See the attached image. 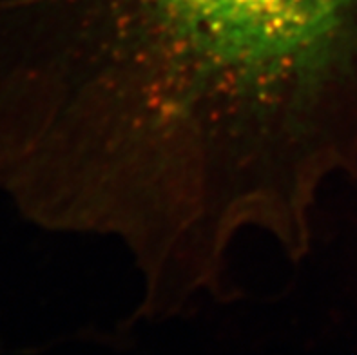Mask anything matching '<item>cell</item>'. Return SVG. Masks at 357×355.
Here are the masks:
<instances>
[{
	"label": "cell",
	"instance_id": "1",
	"mask_svg": "<svg viewBox=\"0 0 357 355\" xmlns=\"http://www.w3.org/2000/svg\"><path fill=\"white\" fill-rule=\"evenodd\" d=\"M357 0H0V63L73 153L160 192L310 180L337 154Z\"/></svg>",
	"mask_w": 357,
	"mask_h": 355
}]
</instances>
